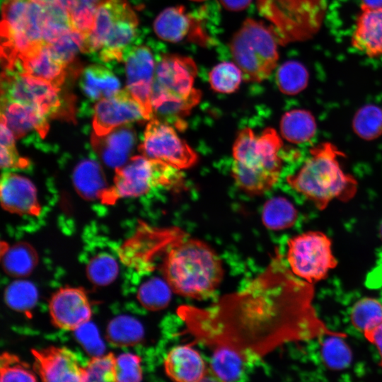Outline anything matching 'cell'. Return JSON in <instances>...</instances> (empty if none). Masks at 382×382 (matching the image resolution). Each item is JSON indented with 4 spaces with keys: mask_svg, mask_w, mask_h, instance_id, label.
I'll return each instance as SVG.
<instances>
[{
    "mask_svg": "<svg viewBox=\"0 0 382 382\" xmlns=\"http://www.w3.org/2000/svg\"><path fill=\"white\" fill-rule=\"evenodd\" d=\"M191 21L183 6H171L162 11L154 21V30L161 40L178 42L187 35Z\"/></svg>",
    "mask_w": 382,
    "mask_h": 382,
    "instance_id": "25",
    "label": "cell"
},
{
    "mask_svg": "<svg viewBox=\"0 0 382 382\" xmlns=\"http://www.w3.org/2000/svg\"><path fill=\"white\" fill-rule=\"evenodd\" d=\"M232 177L236 185L250 195H261L270 190L279 177L272 174L250 169L236 161L231 166Z\"/></svg>",
    "mask_w": 382,
    "mask_h": 382,
    "instance_id": "28",
    "label": "cell"
},
{
    "mask_svg": "<svg viewBox=\"0 0 382 382\" xmlns=\"http://www.w3.org/2000/svg\"><path fill=\"white\" fill-rule=\"evenodd\" d=\"M80 85L84 93L93 100H100L120 91L118 79L108 68L92 64L81 73Z\"/></svg>",
    "mask_w": 382,
    "mask_h": 382,
    "instance_id": "23",
    "label": "cell"
},
{
    "mask_svg": "<svg viewBox=\"0 0 382 382\" xmlns=\"http://www.w3.org/2000/svg\"><path fill=\"white\" fill-rule=\"evenodd\" d=\"M340 153L330 143L313 148L297 173L287 176L291 188L324 209L334 199L347 200L355 192V182L342 169Z\"/></svg>",
    "mask_w": 382,
    "mask_h": 382,
    "instance_id": "3",
    "label": "cell"
},
{
    "mask_svg": "<svg viewBox=\"0 0 382 382\" xmlns=\"http://www.w3.org/2000/svg\"><path fill=\"white\" fill-rule=\"evenodd\" d=\"M350 319L354 327L364 333L382 320V304L376 299L363 298L353 306Z\"/></svg>",
    "mask_w": 382,
    "mask_h": 382,
    "instance_id": "36",
    "label": "cell"
},
{
    "mask_svg": "<svg viewBox=\"0 0 382 382\" xmlns=\"http://www.w3.org/2000/svg\"><path fill=\"white\" fill-rule=\"evenodd\" d=\"M141 358L132 353H122L115 357V374L117 382H141Z\"/></svg>",
    "mask_w": 382,
    "mask_h": 382,
    "instance_id": "45",
    "label": "cell"
},
{
    "mask_svg": "<svg viewBox=\"0 0 382 382\" xmlns=\"http://www.w3.org/2000/svg\"><path fill=\"white\" fill-rule=\"evenodd\" d=\"M139 21L128 4L117 16L108 30L99 50L103 62L122 61L125 51L136 36Z\"/></svg>",
    "mask_w": 382,
    "mask_h": 382,
    "instance_id": "17",
    "label": "cell"
},
{
    "mask_svg": "<svg viewBox=\"0 0 382 382\" xmlns=\"http://www.w3.org/2000/svg\"><path fill=\"white\" fill-rule=\"evenodd\" d=\"M344 337L345 334L337 332L321 337L322 357L329 368L342 369L350 364L352 352Z\"/></svg>",
    "mask_w": 382,
    "mask_h": 382,
    "instance_id": "33",
    "label": "cell"
},
{
    "mask_svg": "<svg viewBox=\"0 0 382 382\" xmlns=\"http://www.w3.org/2000/svg\"><path fill=\"white\" fill-rule=\"evenodd\" d=\"M225 8L229 11H239L249 6L252 0H220Z\"/></svg>",
    "mask_w": 382,
    "mask_h": 382,
    "instance_id": "48",
    "label": "cell"
},
{
    "mask_svg": "<svg viewBox=\"0 0 382 382\" xmlns=\"http://www.w3.org/2000/svg\"><path fill=\"white\" fill-rule=\"evenodd\" d=\"M73 182L80 196L89 200L101 199L108 190L100 164L91 159H84L75 167Z\"/></svg>",
    "mask_w": 382,
    "mask_h": 382,
    "instance_id": "24",
    "label": "cell"
},
{
    "mask_svg": "<svg viewBox=\"0 0 382 382\" xmlns=\"http://www.w3.org/2000/svg\"><path fill=\"white\" fill-rule=\"evenodd\" d=\"M13 132L1 122V166L2 168L28 167L29 161L19 156L15 146Z\"/></svg>",
    "mask_w": 382,
    "mask_h": 382,
    "instance_id": "44",
    "label": "cell"
},
{
    "mask_svg": "<svg viewBox=\"0 0 382 382\" xmlns=\"http://www.w3.org/2000/svg\"><path fill=\"white\" fill-rule=\"evenodd\" d=\"M161 271L173 292L198 300L210 297L224 274L221 260L214 250L187 234L164 253Z\"/></svg>",
    "mask_w": 382,
    "mask_h": 382,
    "instance_id": "2",
    "label": "cell"
},
{
    "mask_svg": "<svg viewBox=\"0 0 382 382\" xmlns=\"http://www.w3.org/2000/svg\"><path fill=\"white\" fill-rule=\"evenodd\" d=\"M115 361V356L112 353L92 357L86 364L85 382H117Z\"/></svg>",
    "mask_w": 382,
    "mask_h": 382,
    "instance_id": "43",
    "label": "cell"
},
{
    "mask_svg": "<svg viewBox=\"0 0 382 382\" xmlns=\"http://www.w3.org/2000/svg\"><path fill=\"white\" fill-rule=\"evenodd\" d=\"M59 92L52 84L17 69H4L1 74V98L31 105L47 117L61 107Z\"/></svg>",
    "mask_w": 382,
    "mask_h": 382,
    "instance_id": "10",
    "label": "cell"
},
{
    "mask_svg": "<svg viewBox=\"0 0 382 382\" xmlns=\"http://www.w3.org/2000/svg\"><path fill=\"white\" fill-rule=\"evenodd\" d=\"M86 275L97 286H106L117 277L119 265L110 254L100 253L92 257L86 266Z\"/></svg>",
    "mask_w": 382,
    "mask_h": 382,
    "instance_id": "39",
    "label": "cell"
},
{
    "mask_svg": "<svg viewBox=\"0 0 382 382\" xmlns=\"http://www.w3.org/2000/svg\"><path fill=\"white\" fill-rule=\"evenodd\" d=\"M361 8H382V0H361Z\"/></svg>",
    "mask_w": 382,
    "mask_h": 382,
    "instance_id": "50",
    "label": "cell"
},
{
    "mask_svg": "<svg viewBox=\"0 0 382 382\" xmlns=\"http://www.w3.org/2000/svg\"><path fill=\"white\" fill-rule=\"evenodd\" d=\"M69 14L78 6L79 0H57Z\"/></svg>",
    "mask_w": 382,
    "mask_h": 382,
    "instance_id": "49",
    "label": "cell"
},
{
    "mask_svg": "<svg viewBox=\"0 0 382 382\" xmlns=\"http://www.w3.org/2000/svg\"><path fill=\"white\" fill-rule=\"evenodd\" d=\"M0 371L1 382H37L30 365L9 352L1 354Z\"/></svg>",
    "mask_w": 382,
    "mask_h": 382,
    "instance_id": "40",
    "label": "cell"
},
{
    "mask_svg": "<svg viewBox=\"0 0 382 382\" xmlns=\"http://www.w3.org/2000/svg\"><path fill=\"white\" fill-rule=\"evenodd\" d=\"M351 43L355 50L369 57L382 56V8H361Z\"/></svg>",
    "mask_w": 382,
    "mask_h": 382,
    "instance_id": "21",
    "label": "cell"
},
{
    "mask_svg": "<svg viewBox=\"0 0 382 382\" xmlns=\"http://www.w3.org/2000/svg\"><path fill=\"white\" fill-rule=\"evenodd\" d=\"M282 137L291 143L308 141L314 136L316 125L311 114L304 110H292L286 112L280 121Z\"/></svg>",
    "mask_w": 382,
    "mask_h": 382,
    "instance_id": "27",
    "label": "cell"
},
{
    "mask_svg": "<svg viewBox=\"0 0 382 382\" xmlns=\"http://www.w3.org/2000/svg\"><path fill=\"white\" fill-rule=\"evenodd\" d=\"M181 183L180 170L163 161L136 156L116 169L114 185L108 188L101 201L112 204L119 198L137 197L153 187H175Z\"/></svg>",
    "mask_w": 382,
    "mask_h": 382,
    "instance_id": "6",
    "label": "cell"
},
{
    "mask_svg": "<svg viewBox=\"0 0 382 382\" xmlns=\"http://www.w3.org/2000/svg\"><path fill=\"white\" fill-rule=\"evenodd\" d=\"M297 216L296 209L289 199L284 197H274L265 203L262 221L267 228L280 231L293 226Z\"/></svg>",
    "mask_w": 382,
    "mask_h": 382,
    "instance_id": "29",
    "label": "cell"
},
{
    "mask_svg": "<svg viewBox=\"0 0 382 382\" xmlns=\"http://www.w3.org/2000/svg\"><path fill=\"white\" fill-rule=\"evenodd\" d=\"M108 0H79V4L96 10L97 8Z\"/></svg>",
    "mask_w": 382,
    "mask_h": 382,
    "instance_id": "51",
    "label": "cell"
},
{
    "mask_svg": "<svg viewBox=\"0 0 382 382\" xmlns=\"http://www.w3.org/2000/svg\"><path fill=\"white\" fill-rule=\"evenodd\" d=\"M73 29L68 13L57 0L45 4V42L50 43Z\"/></svg>",
    "mask_w": 382,
    "mask_h": 382,
    "instance_id": "38",
    "label": "cell"
},
{
    "mask_svg": "<svg viewBox=\"0 0 382 382\" xmlns=\"http://www.w3.org/2000/svg\"><path fill=\"white\" fill-rule=\"evenodd\" d=\"M199 382H221L220 381L211 371L210 369L208 370L205 376Z\"/></svg>",
    "mask_w": 382,
    "mask_h": 382,
    "instance_id": "52",
    "label": "cell"
},
{
    "mask_svg": "<svg viewBox=\"0 0 382 382\" xmlns=\"http://www.w3.org/2000/svg\"><path fill=\"white\" fill-rule=\"evenodd\" d=\"M49 311L52 323L65 330H76L88 323L92 313L85 291L70 286L61 288L52 296Z\"/></svg>",
    "mask_w": 382,
    "mask_h": 382,
    "instance_id": "15",
    "label": "cell"
},
{
    "mask_svg": "<svg viewBox=\"0 0 382 382\" xmlns=\"http://www.w3.org/2000/svg\"><path fill=\"white\" fill-rule=\"evenodd\" d=\"M45 5L33 0H6L2 4L1 54L4 69L45 43Z\"/></svg>",
    "mask_w": 382,
    "mask_h": 382,
    "instance_id": "4",
    "label": "cell"
},
{
    "mask_svg": "<svg viewBox=\"0 0 382 382\" xmlns=\"http://www.w3.org/2000/svg\"><path fill=\"white\" fill-rule=\"evenodd\" d=\"M313 296V284L296 277L276 252L242 289L209 307L182 306L178 313L198 342L233 349L248 361L285 343L335 332L318 318Z\"/></svg>",
    "mask_w": 382,
    "mask_h": 382,
    "instance_id": "1",
    "label": "cell"
},
{
    "mask_svg": "<svg viewBox=\"0 0 382 382\" xmlns=\"http://www.w3.org/2000/svg\"><path fill=\"white\" fill-rule=\"evenodd\" d=\"M76 331L79 333V339L84 345L86 349L95 356H100L103 350V345L96 330L87 328L82 329V327H80Z\"/></svg>",
    "mask_w": 382,
    "mask_h": 382,
    "instance_id": "46",
    "label": "cell"
},
{
    "mask_svg": "<svg viewBox=\"0 0 382 382\" xmlns=\"http://www.w3.org/2000/svg\"><path fill=\"white\" fill-rule=\"evenodd\" d=\"M243 79L240 68L230 62L217 64L209 73V82L212 89L222 93L235 92L239 88Z\"/></svg>",
    "mask_w": 382,
    "mask_h": 382,
    "instance_id": "35",
    "label": "cell"
},
{
    "mask_svg": "<svg viewBox=\"0 0 382 382\" xmlns=\"http://www.w3.org/2000/svg\"><path fill=\"white\" fill-rule=\"evenodd\" d=\"M357 134L366 139H374L382 132V110L374 105H367L357 113L354 122Z\"/></svg>",
    "mask_w": 382,
    "mask_h": 382,
    "instance_id": "41",
    "label": "cell"
},
{
    "mask_svg": "<svg viewBox=\"0 0 382 382\" xmlns=\"http://www.w3.org/2000/svg\"><path fill=\"white\" fill-rule=\"evenodd\" d=\"M83 39L80 33L73 29L48 45L54 54L67 66L81 51Z\"/></svg>",
    "mask_w": 382,
    "mask_h": 382,
    "instance_id": "42",
    "label": "cell"
},
{
    "mask_svg": "<svg viewBox=\"0 0 382 382\" xmlns=\"http://www.w3.org/2000/svg\"><path fill=\"white\" fill-rule=\"evenodd\" d=\"M286 260L296 277L311 284L325 278L337 265L332 251L331 240L324 233L317 231L291 238L287 243Z\"/></svg>",
    "mask_w": 382,
    "mask_h": 382,
    "instance_id": "7",
    "label": "cell"
},
{
    "mask_svg": "<svg viewBox=\"0 0 382 382\" xmlns=\"http://www.w3.org/2000/svg\"><path fill=\"white\" fill-rule=\"evenodd\" d=\"M16 67H21L19 71L57 88L63 83L66 76V65L54 54L47 42L22 57Z\"/></svg>",
    "mask_w": 382,
    "mask_h": 382,
    "instance_id": "22",
    "label": "cell"
},
{
    "mask_svg": "<svg viewBox=\"0 0 382 382\" xmlns=\"http://www.w3.org/2000/svg\"><path fill=\"white\" fill-rule=\"evenodd\" d=\"M127 89L144 110L146 120L154 117L152 86L156 62L151 49L144 45L129 47L125 52Z\"/></svg>",
    "mask_w": 382,
    "mask_h": 382,
    "instance_id": "12",
    "label": "cell"
},
{
    "mask_svg": "<svg viewBox=\"0 0 382 382\" xmlns=\"http://www.w3.org/2000/svg\"><path fill=\"white\" fill-rule=\"evenodd\" d=\"M38 293L35 285L26 280H16L5 289L4 299L7 306L14 311L27 312L37 302Z\"/></svg>",
    "mask_w": 382,
    "mask_h": 382,
    "instance_id": "37",
    "label": "cell"
},
{
    "mask_svg": "<svg viewBox=\"0 0 382 382\" xmlns=\"http://www.w3.org/2000/svg\"><path fill=\"white\" fill-rule=\"evenodd\" d=\"M230 51L247 81L261 82L271 75L279 59L277 43L262 23L246 19L233 35Z\"/></svg>",
    "mask_w": 382,
    "mask_h": 382,
    "instance_id": "5",
    "label": "cell"
},
{
    "mask_svg": "<svg viewBox=\"0 0 382 382\" xmlns=\"http://www.w3.org/2000/svg\"><path fill=\"white\" fill-rule=\"evenodd\" d=\"M308 74L305 66L296 61L282 64L277 71L276 83L278 88L286 95H295L307 85Z\"/></svg>",
    "mask_w": 382,
    "mask_h": 382,
    "instance_id": "34",
    "label": "cell"
},
{
    "mask_svg": "<svg viewBox=\"0 0 382 382\" xmlns=\"http://www.w3.org/2000/svg\"><path fill=\"white\" fill-rule=\"evenodd\" d=\"M146 120L140 104L125 88L98 101L94 108V134L103 136L115 128L132 122Z\"/></svg>",
    "mask_w": 382,
    "mask_h": 382,
    "instance_id": "14",
    "label": "cell"
},
{
    "mask_svg": "<svg viewBox=\"0 0 382 382\" xmlns=\"http://www.w3.org/2000/svg\"><path fill=\"white\" fill-rule=\"evenodd\" d=\"M282 141L270 127L257 135L252 129H241L233 143L234 161L250 169L280 176L282 162L279 152Z\"/></svg>",
    "mask_w": 382,
    "mask_h": 382,
    "instance_id": "8",
    "label": "cell"
},
{
    "mask_svg": "<svg viewBox=\"0 0 382 382\" xmlns=\"http://www.w3.org/2000/svg\"><path fill=\"white\" fill-rule=\"evenodd\" d=\"M363 334L366 339L377 348L381 356V366H382V320Z\"/></svg>",
    "mask_w": 382,
    "mask_h": 382,
    "instance_id": "47",
    "label": "cell"
},
{
    "mask_svg": "<svg viewBox=\"0 0 382 382\" xmlns=\"http://www.w3.org/2000/svg\"><path fill=\"white\" fill-rule=\"evenodd\" d=\"M38 262L34 248L27 243H17L1 248V264L8 275L21 278L30 274Z\"/></svg>",
    "mask_w": 382,
    "mask_h": 382,
    "instance_id": "26",
    "label": "cell"
},
{
    "mask_svg": "<svg viewBox=\"0 0 382 382\" xmlns=\"http://www.w3.org/2000/svg\"><path fill=\"white\" fill-rule=\"evenodd\" d=\"M1 206L6 211L20 215H38L40 207L33 183L24 176L5 172L0 185Z\"/></svg>",
    "mask_w": 382,
    "mask_h": 382,
    "instance_id": "16",
    "label": "cell"
},
{
    "mask_svg": "<svg viewBox=\"0 0 382 382\" xmlns=\"http://www.w3.org/2000/svg\"><path fill=\"white\" fill-rule=\"evenodd\" d=\"M139 151L149 159L163 161L179 170L190 168L198 161L197 153L175 129L156 117L146 125Z\"/></svg>",
    "mask_w": 382,
    "mask_h": 382,
    "instance_id": "9",
    "label": "cell"
},
{
    "mask_svg": "<svg viewBox=\"0 0 382 382\" xmlns=\"http://www.w3.org/2000/svg\"><path fill=\"white\" fill-rule=\"evenodd\" d=\"M143 337L141 324L131 316H117L110 322L107 328V338L116 347L135 345L141 341Z\"/></svg>",
    "mask_w": 382,
    "mask_h": 382,
    "instance_id": "31",
    "label": "cell"
},
{
    "mask_svg": "<svg viewBox=\"0 0 382 382\" xmlns=\"http://www.w3.org/2000/svg\"><path fill=\"white\" fill-rule=\"evenodd\" d=\"M171 291L164 279L154 277L141 284L137 291V299L146 309L158 311L168 306Z\"/></svg>",
    "mask_w": 382,
    "mask_h": 382,
    "instance_id": "32",
    "label": "cell"
},
{
    "mask_svg": "<svg viewBox=\"0 0 382 382\" xmlns=\"http://www.w3.org/2000/svg\"><path fill=\"white\" fill-rule=\"evenodd\" d=\"M197 67L193 59L178 54H164L156 62L152 86L151 104L166 99L190 96Z\"/></svg>",
    "mask_w": 382,
    "mask_h": 382,
    "instance_id": "11",
    "label": "cell"
},
{
    "mask_svg": "<svg viewBox=\"0 0 382 382\" xmlns=\"http://www.w3.org/2000/svg\"><path fill=\"white\" fill-rule=\"evenodd\" d=\"M209 369L221 382H234L243 369L245 359L236 351L224 347L214 349Z\"/></svg>",
    "mask_w": 382,
    "mask_h": 382,
    "instance_id": "30",
    "label": "cell"
},
{
    "mask_svg": "<svg viewBox=\"0 0 382 382\" xmlns=\"http://www.w3.org/2000/svg\"><path fill=\"white\" fill-rule=\"evenodd\" d=\"M47 118L31 105L1 98V121L7 125L16 139L33 130L45 137L49 129Z\"/></svg>",
    "mask_w": 382,
    "mask_h": 382,
    "instance_id": "19",
    "label": "cell"
},
{
    "mask_svg": "<svg viewBox=\"0 0 382 382\" xmlns=\"http://www.w3.org/2000/svg\"><path fill=\"white\" fill-rule=\"evenodd\" d=\"M35 369L42 382H85L86 364L64 347H48L32 350Z\"/></svg>",
    "mask_w": 382,
    "mask_h": 382,
    "instance_id": "13",
    "label": "cell"
},
{
    "mask_svg": "<svg viewBox=\"0 0 382 382\" xmlns=\"http://www.w3.org/2000/svg\"><path fill=\"white\" fill-rule=\"evenodd\" d=\"M163 365L166 374L174 382H199L209 370L201 354L189 345L171 348Z\"/></svg>",
    "mask_w": 382,
    "mask_h": 382,
    "instance_id": "18",
    "label": "cell"
},
{
    "mask_svg": "<svg viewBox=\"0 0 382 382\" xmlns=\"http://www.w3.org/2000/svg\"><path fill=\"white\" fill-rule=\"evenodd\" d=\"M379 233H380V237H381V238L382 240V222H381V226H380Z\"/></svg>",
    "mask_w": 382,
    "mask_h": 382,
    "instance_id": "53",
    "label": "cell"
},
{
    "mask_svg": "<svg viewBox=\"0 0 382 382\" xmlns=\"http://www.w3.org/2000/svg\"><path fill=\"white\" fill-rule=\"evenodd\" d=\"M91 143L104 163L117 169L127 163L135 143V134L132 129L123 125L103 136L93 134Z\"/></svg>",
    "mask_w": 382,
    "mask_h": 382,
    "instance_id": "20",
    "label": "cell"
}]
</instances>
